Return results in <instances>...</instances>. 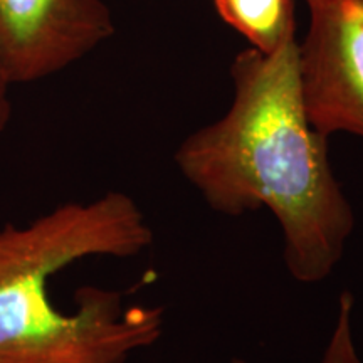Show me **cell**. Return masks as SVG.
<instances>
[{"label":"cell","mask_w":363,"mask_h":363,"mask_svg":"<svg viewBox=\"0 0 363 363\" xmlns=\"http://www.w3.org/2000/svg\"><path fill=\"white\" fill-rule=\"evenodd\" d=\"M230 78L229 110L180 143L177 169L217 214L267 208L289 276L321 283L342 261L355 212L331 167L328 138L308 118L296 33L271 52L240 51Z\"/></svg>","instance_id":"cell-1"},{"label":"cell","mask_w":363,"mask_h":363,"mask_svg":"<svg viewBox=\"0 0 363 363\" xmlns=\"http://www.w3.org/2000/svg\"><path fill=\"white\" fill-rule=\"evenodd\" d=\"M153 229L118 190L62 203L29 224L0 229V363H126L165 328L162 306L125 305L115 289L84 286L76 310L54 305L49 279L88 257L128 259L152 247Z\"/></svg>","instance_id":"cell-2"},{"label":"cell","mask_w":363,"mask_h":363,"mask_svg":"<svg viewBox=\"0 0 363 363\" xmlns=\"http://www.w3.org/2000/svg\"><path fill=\"white\" fill-rule=\"evenodd\" d=\"M298 43L303 101L311 125L363 140V0H311Z\"/></svg>","instance_id":"cell-3"},{"label":"cell","mask_w":363,"mask_h":363,"mask_svg":"<svg viewBox=\"0 0 363 363\" xmlns=\"http://www.w3.org/2000/svg\"><path fill=\"white\" fill-rule=\"evenodd\" d=\"M113 33L101 0H0V65L11 84L56 74Z\"/></svg>","instance_id":"cell-4"},{"label":"cell","mask_w":363,"mask_h":363,"mask_svg":"<svg viewBox=\"0 0 363 363\" xmlns=\"http://www.w3.org/2000/svg\"><path fill=\"white\" fill-rule=\"evenodd\" d=\"M214 6L257 51H274L296 33L293 0H214Z\"/></svg>","instance_id":"cell-5"},{"label":"cell","mask_w":363,"mask_h":363,"mask_svg":"<svg viewBox=\"0 0 363 363\" xmlns=\"http://www.w3.org/2000/svg\"><path fill=\"white\" fill-rule=\"evenodd\" d=\"M353 310H355V298L350 291H343L338 298L333 331L320 363H362L353 337Z\"/></svg>","instance_id":"cell-6"},{"label":"cell","mask_w":363,"mask_h":363,"mask_svg":"<svg viewBox=\"0 0 363 363\" xmlns=\"http://www.w3.org/2000/svg\"><path fill=\"white\" fill-rule=\"evenodd\" d=\"M11 86V81H9L6 71L0 65V135L6 131L12 116V103L11 98H9V88Z\"/></svg>","instance_id":"cell-7"},{"label":"cell","mask_w":363,"mask_h":363,"mask_svg":"<svg viewBox=\"0 0 363 363\" xmlns=\"http://www.w3.org/2000/svg\"><path fill=\"white\" fill-rule=\"evenodd\" d=\"M230 363H247V362L242 360V358H234V360H230Z\"/></svg>","instance_id":"cell-8"},{"label":"cell","mask_w":363,"mask_h":363,"mask_svg":"<svg viewBox=\"0 0 363 363\" xmlns=\"http://www.w3.org/2000/svg\"><path fill=\"white\" fill-rule=\"evenodd\" d=\"M308 2H311V0H306V4H308Z\"/></svg>","instance_id":"cell-9"}]
</instances>
